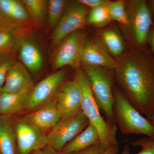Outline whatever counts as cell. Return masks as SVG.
Instances as JSON below:
<instances>
[{
    "label": "cell",
    "instance_id": "52a82bcc",
    "mask_svg": "<svg viewBox=\"0 0 154 154\" xmlns=\"http://www.w3.org/2000/svg\"><path fill=\"white\" fill-rule=\"evenodd\" d=\"M86 7L78 2L72 4L64 13L52 35L54 45L60 44L67 36L85 26L87 19Z\"/></svg>",
    "mask_w": 154,
    "mask_h": 154
},
{
    "label": "cell",
    "instance_id": "ba28073f",
    "mask_svg": "<svg viewBox=\"0 0 154 154\" xmlns=\"http://www.w3.org/2000/svg\"><path fill=\"white\" fill-rule=\"evenodd\" d=\"M15 129L19 154H30L48 145L47 135L33 124L22 119L17 122Z\"/></svg>",
    "mask_w": 154,
    "mask_h": 154
},
{
    "label": "cell",
    "instance_id": "4dcf8cb0",
    "mask_svg": "<svg viewBox=\"0 0 154 154\" xmlns=\"http://www.w3.org/2000/svg\"><path fill=\"white\" fill-rule=\"evenodd\" d=\"M118 152V146H113L105 149L101 154H117Z\"/></svg>",
    "mask_w": 154,
    "mask_h": 154
},
{
    "label": "cell",
    "instance_id": "7a4b0ae2",
    "mask_svg": "<svg viewBox=\"0 0 154 154\" xmlns=\"http://www.w3.org/2000/svg\"><path fill=\"white\" fill-rule=\"evenodd\" d=\"M74 79L81 92V109L90 123L96 127L99 133L100 142L105 149L118 146L116 138L118 128L115 123L108 122L102 117L92 95L88 77L85 70L81 69H77Z\"/></svg>",
    "mask_w": 154,
    "mask_h": 154
},
{
    "label": "cell",
    "instance_id": "7c38bea8",
    "mask_svg": "<svg viewBox=\"0 0 154 154\" xmlns=\"http://www.w3.org/2000/svg\"><path fill=\"white\" fill-rule=\"evenodd\" d=\"M81 63L85 66L115 69L118 63L111 57L99 42L86 40L83 47Z\"/></svg>",
    "mask_w": 154,
    "mask_h": 154
},
{
    "label": "cell",
    "instance_id": "d6a6232c",
    "mask_svg": "<svg viewBox=\"0 0 154 154\" xmlns=\"http://www.w3.org/2000/svg\"><path fill=\"white\" fill-rule=\"evenodd\" d=\"M147 2L153 19V18L154 17V0L149 1V2Z\"/></svg>",
    "mask_w": 154,
    "mask_h": 154
},
{
    "label": "cell",
    "instance_id": "484cf974",
    "mask_svg": "<svg viewBox=\"0 0 154 154\" xmlns=\"http://www.w3.org/2000/svg\"><path fill=\"white\" fill-rule=\"evenodd\" d=\"M129 143L133 146L141 147L140 151L137 154H131L129 146L125 145L120 154H154V140L146 137Z\"/></svg>",
    "mask_w": 154,
    "mask_h": 154
},
{
    "label": "cell",
    "instance_id": "d590c367",
    "mask_svg": "<svg viewBox=\"0 0 154 154\" xmlns=\"http://www.w3.org/2000/svg\"><path fill=\"white\" fill-rule=\"evenodd\" d=\"M2 88H0V96L2 95Z\"/></svg>",
    "mask_w": 154,
    "mask_h": 154
},
{
    "label": "cell",
    "instance_id": "277c9868",
    "mask_svg": "<svg viewBox=\"0 0 154 154\" xmlns=\"http://www.w3.org/2000/svg\"><path fill=\"white\" fill-rule=\"evenodd\" d=\"M85 67L84 70L88 76L92 95L100 112L104 114L106 121L115 123L113 113L115 87L113 75L104 68Z\"/></svg>",
    "mask_w": 154,
    "mask_h": 154
},
{
    "label": "cell",
    "instance_id": "f546056e",
    "mask_svg": "<svg viewBox=\"0 0 154 154\" xmlns=\"http://www.w3.org/2000/svg\"><path fill=\"white\" fill-rule=\"evenodd\" d=\"M147 43L150 46L152 54L154 57V24L152 26L148 37ZM151 51V52H152Z\"/></svg>",
    "mask_w": 154,
    "mask_h": 154
},
{
    "label": "cell",
    "instance_id": "8992f818",
    "mask_svg": "<svg viewBox=\"0 0 154 154\" xmlns=\"http://www.w3.org/2000/svg\"><path fill=\"white\" fill-rule=\"evenodd\" d=\"M127 14L134 38L137 47L146 48L148 37L154 23L147 1H131Z\"/></svg>",
    "mask_w": 154,
    "mask_h": 154
},
{
    "label": "cell",
    "instance_id": "9c48e42d",
    "mask_svg": "<svg viewBox=\"0 0 154 154\" xmlns=\"http://www.w3.org/2000/svg\"><path fill=\"white\" fill-rule=\"evenodd\" d=\"M68 73L67 69H61L34 86L30 93L26 109H34L50 101L64 83Z\"/></svg>",
    "mask_w": 154,
    "mask_h": 154
},
{
    "label": "cell",
    "instance_id": "9a60e30c",
    "mask_svg": "<svg viewBox=\"0 0 154 154\" xmlns=\"http://www.w3.org/2000/svg\"><path fill=\"white\" fill-rule=\"evenodd\" d=\"M19 55L21 63L30 72L36 73L42 68V54L33 41L26 40L22 42L19 47Z\"/></svg>",
    "mask_w": 154,
    "mask_h": 154
},
{
    "label": "cell",
    "instance_id": "ac0fdd59",
    "mask_svg": "<svg viewBox=\"0 0 154 154\" xmlns=\"http://www.w3.org/2000/svg\"><path fill=\"white\" fill-rule=\"evenodd\" d=\"M15 129L9 115L0 116V154H17Z\"/></svg>",
    "mask_w": 154,
    "mask_h": 154
},
{
    "label": "cell",
    "instance_id": "d4e9b609",
    "mask_svg": "<svg viewBox=\"0 0 154 154\" xmlns=\"http://www.w3.org/2000/svg\"><path fill=\"white\" fill-rule=\"evenodd\" d=\"M17 42V36L12 30L0 28V53L10 52Z\"/></svg>",
    "mask_w": 154,
    "mask_h": 154
},
{
    "label": "cell",
    "instance_id": "83f0119b",
    "mask_svg": "<svg viewBox=\"0 0 154 154\" xmlns=\"http://www.w3.org/2000/svg\"><path fill=\"white\" fill-rule=\"evenodd\" d=\"M105 149L104 146L99 142L88 148L72 154H101Z\"/></svg>",
    "mask_w": 154,
    "mask_h": 154
},
{
    "label": "cell",
    "instance_id": "5b68a950",
    "mask_svg": "<svg viewBox=\"0 0 154 154\" xmlns=\"http://www.w3.org/2000/svg\"><path fill=\"white\" fill-rule=\"evenodd\" d=\"M90 123L80 109L70 118L62 120L50 130L47 135L48 145L58 152L82 132Z\"/></svg>",
    "mask_w": 154,
    "mask_h": 154
},
{
    "label": "cell",
    "instance_id": "6da1fadb",
    "mask_svg": "<svg viewBox=\"0 0 154 154\" xmlns=\"http://www.w3.org/2000/svg\"><path fill=\"white\" fill-rule=\"evenodd\" d=\"M115 79L130 103L149 119L154 113V57L137 47L119 61Z\"/></svg>",
    "mask_w": 154,
    "mask_h": 154
},
{
    "label": "cell",
    "instance_id": "7402d4cb",
    "mask_svg": "<svg viewBox=\"0 0 154 154\" xmlns=\"http://www.w3.org/2000/svg\"><path fill=\"white\" fill-rule=\"evenodd\" d=\"M87 19L89 24L99 27L105 26L111 20L106 7L92 9Z\"/></svg>",
    "mask_w": 154,
    "mask_h": 154
},
{
    "label": "cell",
    "instance_id": "603a6c76",
    "mask_svg": "<svg viewBox=\"0 0 154 154\" xmlns=\"http://www.w3.org/2000/svg\"><path fill=\"white\" fill-rule=\"evenodd\" d=\"M66 1L50 0L48 2V22L51 26H55L63 16Z\"/></svg>",
    "mask_w": 154,
    "mask_h": 154
},
{
    "label": "cell",
    "instance_id": "f1b7e54d",
    "mask_svg": "<svg viewBox=\"0 0 154 154\" xmlns=\"http://www.w3.org/2000/svg\"><path fill=\"white\" fill-rule=\"evenodd\" d=\"M109 1L104 0H79L77 2L85 6L95 8L99 7H106Z\"/></svg>",
    "mask_w": 154,
    "mask_h": 154
},
{
    "label": "cell",
    "instance_id": "cb8c5ba5",
    "mask_svg": "<svg viewBox=\"0 0 154 154\" xmlns=\"http://www.w3.org/2000/svg\"><path fill=\"white\" fill-rule=\"evenodd\" d=\"M30 15L36 20L41 21L44 19L47 2L44 0H24L22 1Z\"/></svg>",
    "mask_w": 154,
    "mask_h": 154
},
{
    "label": "cell",
    "instance_id": "e0dca14e",
    "mask_svg": "<svg viewBox=\"0 0 154 154\" xmlns=\"http://www.w3.org/2000/svg\"><path fill=\"white\" fill-rule=\"evenodd\" d=\"M32 90L16 93L2 92L0 96V115L14 114L26 108Z\"/></svg>",
    "mask_w": 154,
    "mask_h": 154
},
{
    "label": "cell",
    "instance_id": "8fae6325",
    "mask_svg": "<svg viewBox=\"0 0 154 154\" xmlns=\"http://www.w3.org/2000/svg\"><path fill=\"white\" fill-rule=\"evenodd\" d=\"M59 109L65 120L74 115L82 105V96L79 88L75 79L64 83L55 97Z\"/></svg>",
    "mask_w": 154,
    "mask_h": 154
},
{
    "label": "cell",
    "instance_id": "44dd1931",
    "mask_svg": "<svg viewBox=\"0 0 154 154\" xmlns=\"http://www.w3.org/2000/svg\"><path fill=\"white\" fill-rule=\"evenodd\" d=\"M106 8L111 20H115L125 26L129 25L127 13L125 11V6L123 1L108 2Z\"/></svg>",
    "mask_w": 154,
    "mask_h": 154
},
{
    "label": "cell",
    "instance_id": "3957f363",
    "mask_svg": "<svg viewBox=\"0 0 154 154\" xmlns=\"http://www.w3.org/2000/svg\"><path fill=\"white\" fill-rule=\"evenodd\" d=\"M114 96L113 119L122 134H143L154 140V125L150 120L138 111L115 87Z\"/></svg>",
    "mask_w": 154,
    "mask_h": 154
},
{
    "label": "cell",
    "instance_id": "4fadbf2b",
    "mask_svg": "<svg viewBox=\"0 0 154 154\" xmlns=\"http://www.w3.org/2000/svg\"><path fill=\"white\" fill-rule=\"evenodd\" d=\"M22 119L44 131L52 129L62 120V116L55 98L35 112L25 116Z\"/></svg>",
    "mask_w": 154,
    "mask_h": 154
},
{
    "label": "cell",
    "instance_id": "4316f807",
    "mask_svg": "<svg viewBox=\"0 0 154 154\" xmlns=\"http://www.w3.org/2000/svg\"><path fill=\"white\" fill-rule=\"evenodd\" d=\"M15 62L11 52L0 53V88H2L8 72Z\"/></svg>",
    "mask_w": 154,
    "mask_h": 154
},
{
    "label": "cell",
    "instance_id": "1f68e13d",
    "mask_svg": "<svg viewBox=\"0 0 154 154\" xmlns=\"http://www.w3.org/2000/svg\"><path fill=\"white\" fill-rule=\"evenodd\" d=\"M42 150L45 154H63L60 152L56 150L48 145L46 146Z\"/></svg>",
    "mask_w": 154,
    "mask_h": 154
},
{
    "label": "cell",
    "instance_id": "d6986e66",
    "mask_svg": "<svg viewBox=\"0 0 154 154\" xmlns=\"http://www.w3.org/2000/svg\"><path fill=\"white\" fill-rule=\"evenodd\" d=\"M29 16L28 10L22 2L11 0V9L6 18V27L10 29L18 23L28 20Z\"/></svg>",
    "mask_w": 154,
    "mask_h": 154
},
{
    "label": "cell",
    "instance_id": "5bb4252c",
    "mask_svg": "<svg viewBox=\"0 0 154 154\" xmlns=\"http://www.w3.org/2000/svg\"><path fill=\"white\" fill-rule=\"evenodd\" d=\"M34 87L27 69L21 62L16 61L8 72L2 91L4 93H19L32 90Z\"/></svg>",
    "mask_w": 154,
    "mask_h": 154
},
{
    "label": "cell",
    "instance_id": "2e32d148",
    "mask_svg": "<svg viewBox=\"0 0 154 154\" xmlns=\"http://www.w3.org/2000/svg\"><path fill=\"white\" fill-rule=\"evenodd\" d=\"M99 142L100 140L99 133L94 125L89 123L82 132L65 146L60 152L63 154H72Z\"/></svg>",
    "mask_w": 154,
    "mask_h": 154
},
{
    "label": "cell",
    "instance_id": "836d02e7",
    "mask_svg": "<svg viewBox=\"0 0 154 154\" xmlns=\"http://www.w3.org/2000/svg\"><path fill=\"white\" fill-rule=\"evenodd\" d=\"M30 154H45L43 150H36Z\"/></svg>",
    "mask_w": 154,
    "mask_h": 154
},
{
    "label": "cell",
    "instance_id": "ffe728a7",
    "mask_svg": "<svg viewBox=\"0 0 154 154\" xmlns=\"http://www.w3.org/2000/svg\"><path fill=\"white\" fill-rule=\"evenodd\" d=\"M102 39L112 54L120 56L124 51L123 41L119 35L113 30H107L102 33Z\"/></svg>",
    "mask_w": 154,
    "mask_h": 154
},
{
    "label": "cell",
    "instance_id": "e575fe53",
    "mask_svg": "<svg viewBox=\"0 0 154 154\" xmlns=\"http://www.w3.org/2000/svg\"><path fill=\"white\" fill-rule=\"evenodd\" d=\"M150 120L151 122H152L153 124L154 125V113L153 114H152L151 117L150 119Z\"/></svg>",
    "mask_w": 154,
    "mask_h": 154
},
{
    "label": "cell",
    "instance_id": "30bf717a",
    "mask_svg": "<svg viewBox=\"0 0 154 154\" xmlns=\"http://www.w3.org/2000/svg\"><path fill=\"white\" fill-rule=\"evenodd\" d=\"M86 41L85 33L79 31L67 36L61 42L56 55L54 63V69H59L67 66L78 68Z\"/></svg>",
    "mask_w": 154,
    "mask_h": 154
}]
</instances>
